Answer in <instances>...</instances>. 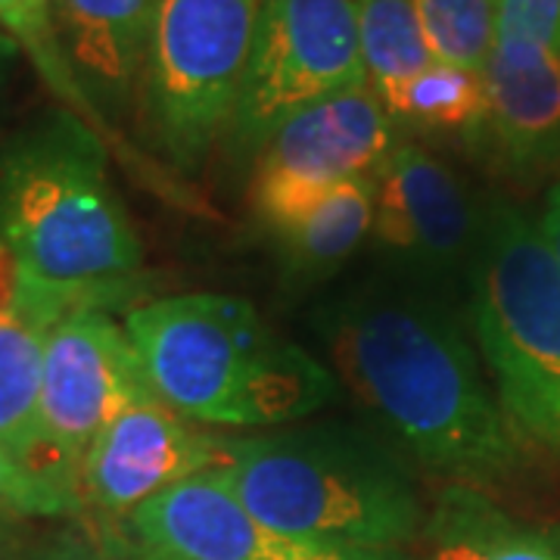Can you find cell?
Listing matches in <instances>:
<instances>
[{"mask_svg":"<svg viewBox=\"0 0 560 560\" xmlns=\"http://www.w3.org/2000/svg\"><path fill=\"white\" fill-rule=\"evenodd\" d=\"M346 386L411 455L460 486L521 467V440L448 308L408 287H361L324 318Z\"/></svg>","mask_w":560,"mask_h":560,"instance_id":"1","label":"cell"},{"mask_svg":"<svg viewBox=\"0 0 560 560\" xmlns=\"http://www.w3.org/2000/svg\"><path fill=\"white\" fill-rule=\"evenodd\" d=\"M0 241L25 280L22 318L44 330L131 296L143 246L101 131L72 109H50L0 143Z\"/></svg>","mask_w":560,"mask_h":560,"instance_id":"2","label":"cell"},{"mask_svg":"<svg viewBox=\"0 0 560 560\" xmlns=\"http://www.w3.org/2000/svg\"><path fill=\"white\" fill-rule=\"evenodd\" d=\"M156 399L209 427H287L337 393L334 377L278 337L253 302L184 293L125 318Z\"/></svg>","mask_w":560,"mask_h":560,"instance_id":"3","label":"cell"},{"mask_svg":"<svg viewBox=\"0 0 560 560\" xmlns=\"http://www.w3.org/2000/svg\"><path fill=\"white\" fill-rule=\"evenodd\" d=\"M243 508L300 539L401 551L423 536V504L399 460L340 427L224 440L215 467Z\"/></svg>","mask_w":560,"mask_h":560,"instance_id":"4","label":"cell"},{"mask_svg":"<svg viewBox=\"0 0 560 560\" xmlns=\"http://www.w3.org/2000/svg\"><path fill=\"white\" fill-rule=\"evenodd\" d=\"M474 334L517 440L560 458V268L514 206H492L482 221Z\"/></svg>","mask_w":560,"mask_h":560,"instance_id":"5","label":"cell"},{"mask_svg":"<svg viewBox=\"0 0 560 560\" xmlns=\"http://www.w3.org/2000/svg\"><path fill=\"white\" fill-rule=\"evenodd\" d=\"M261 0H160L140 97L165 160L197 172L231 128Z\"/></svg>","mask_w":560,"mask_h":560,"instance_id":"6","label":"cell"},{"mask_svg":"<svg viewBox=\"0 0 560 560\" xmlns=\"http://www.w3.org/2000/svg\"><path fill=\"white\" fill-rule=\"evenodd\" d=\"M147 399H156V393L138 349L109 312H75L50 324L44 330L38 389L47 480L81 501L84 452L109 420Z\"/></svg>","mask_w":560,"mask_h":560,"instance_id":"7","label":"cell"},{"mask_svg":"<svg viewBox=\"0 0 560 560\" xmlns=\"http://www.w3.org/2000/svg\"><path fill=\"white\" fill-rule=\"evenodd\" d=\"M361 0H261L249 66L231 131L241 150H259L287 116L364 75Z\"/></svg>","mask_w":560,"mask_h":560,"instance_id":"8","label":"cell"},{"mask_svg":"<svg viewBox=\"0 0 560 560\" xmlns=\"http://www.w3.org/2000/svg\"><path fill=\"white\" fill-rule=\"evenodd\" d=\"M393 125L371 81L287 116L256 150L249 200L261 228L275 237L337 184L377 175L396 147Z\"/></svg>","mask_w":560,"mask_h":560,"instance_id":"9","label":"cell"},{"mask_svg":"<svg viewBox=\"0 0 560 560\" xmlns=\"http://www.w3.org/2000/svg\"><path fill=\"white\" fill-rule=\"evenodd\" d=\"M125 523L135 545L165 560H411L405 551L346 548L280 533L253 517L215 470L165 489Z\"/></svg>","mask_w":560,"mask_h":560,"instance_id":"10","label":"cell"},{"mask_svg":"<svg viewBox=\"0 0 560 560\" xmlns=\"http://www.w3.org/2000/svg\"><path fill=\"white\" fill-rule=\"evenodd\" d=\"M482 221L458 175L418 143L393 147L374 175L371 237L415 278H448L477 261Z\"/></svg>","mask_w":560,"mask_h":560,"instance_id":"11","label":"cell"},{"mask_svg":"<svg viewBox=\"0 0 560 560\" xmlns=\"http://www.w3.org/2000/svg\"><path fill=\"white\" fill-rule=\"evenodd\" d=\"M224 440L197 430L160 399L125 408L109 420L84 452L79 470L81 501L106 517L128 521L160 492L215 470Z\"/></svg>","mask_w":560,"mask_h":560,"instance_id":"12","label":"cell"},{"mask_svg":"<svg viewBox=\"0 0 560 560\" xmlns=\"http://www.w3.org/2000/svg\"><path fill=\"white\" fill-rule=\"evenodd\" d=\"M160 0H50L54 32L69 75L101 135L140 97Z\"/></svg>","mask_w":560,"mask_h":560,"instance_id":"13","label":"cell"},{"mask_svg":"<svg viewBox=\"0 0 560 560\" xmlns=\"http://www.w3.org/2000/svg\"><path fill=\"white\" fill-rule=\"evenodd\" d=\"M486 75V119L477 147L517 172L560 165V50L495 40Z\"/></svg>","mask_w":560,"mask_h":560,"instance_id":"14","label":"cell"},{"mask_svg":"<svg viewBox=\"0 0 560 560\" xmlns=\"http://www.w3.org/2000/svg\"><path fill=\"white\" fill-rule=\"evenodd\" d=\"M427 560H560V526L504 511L477 486L452 482L423 523Z\"/></svg>","mask_w":560,"mask_h":560,"instance_id":"15","label":"cell"},{"mask_svg":"<svg viewBox=\"0 0 560 560\" xmlns=\"http://www.w3.org/2000/svg\"><path fill=\"white\" fill-rule=\"evenodd\" d=\"M374 231V175L352 178L327 190L300 221L271 241L290 275L320 278L349 259Z\"/></svg>","mask_w":560,"mask_h":560,"instance_id":"16","label":"cell"},{"mask_svg":"<svg viewBox=\"0 0 560 560\" xmlns=\"http://www.w3.org/2000/svg\"><path fill=\"white\" fill-rule=\"evenodd\" d=\"M40 349V324L22 315H0V445L47 480L38 415Z\"/></svg>","mask_w":560,"mask_h":560,"instance_id":"17","label":"cell"},{"mask_svg":"<svg viewBox=\"0 0 560 560\" xmlns=\"http://www.w3.org/2000/svg\"><path fill=\"white\" fill-rule=\"evenodd\" d=\"M381 101L393 121H408L427 131H460L474 140L486 119V75L436 60L415 79L381 94Z\"/></svg>","mask_w":560,"mask_h":560,"instance_id":"18","label":"cell"},{"mask_svg":"<svg viewBox=\"0 0 560 560\" xmlns=\"http://www.w3.org/2000/svg\"><path fill=\"white\" fill-rule=\"evenodd\" d=\"M359 40L364 75L386 94L436 62L415 0H361Z\"/></svg>","mask_w":560,"mask_h":560,"instance_id":"19","label":"cell"},{"mask_svg":"<svg viewBox=\"0 0 560 560\" xmlns=\"http://www.w3.org/2000/svg\"><path fill=\"white\" fill-rule=\"evenodd\" d=\"M423 35L440 62L482 72L495 47L501 0H415Z\"/></svg>","mask_w":560,"mask_h":560,"instance_id":"20","label":"cell"},{"mask_svg":"<svg viewBox=\"0 0 560 560\" xmlns=\"http://www.w3.org/2000/svg\"><path fill=\"white\" fill-rule=\"evenodd\" d=\"M0 32L20 47L28 60L35 62L40 79L50 84V91L72 109L75 116L94 125L88 103L81 97L79 84L69 75V66L62 60L57 32H54V16H50V0H0ZM101 131V128H97Z\"/></svg>","mask_w":560,"mask_h":560,"instance_id":"21","label":"cell"},{"mask_svg":"<svg viewBox=\"0 0 560 560\" xmlns=\"http://www.w3.org/2000/svg\"><path fill=\"white\" fill-rule=\"evenodd\" d=\"M81 508L84 504L79 499L38 477L32 467H25L0 445V523L28 517H72Z\"/></svg>","mask_w":560,"mask_h":560,"instance_id":"22","label":"cell"},{"mask_svg":"<svg viewBox=\"0 0 560 560\" xmlns=\"http://www.w3.org/2000/svg\"><path fill=\"white\" fill-rule=\"evenodd\" d=\"M495 40L560 50V0H501Z\"/></svg>","mask_w":560,"mask_h":560,"instance_id":"23","label":"cell"},{"mask_svg":"<svg viewBox=\"0 0 560 560\" xmlns=\"http://www.w3.org/2000/svg\"><path fill=\"white\" fill-rule=\"evenodd\" d=\"M16 560H128V555L121 551V545L116 539L97 545V541L84 539V536L62 533V536H54V539L28 548Z\"/></svg>","mask_w":560,"mask_h":560,"instance_id":"24","label":"cell"},{"mask_svg":"<svg viewBox=\"0 0 560 560\" xmlns=\"http://www.w3.org/2000/svg\"><path fill=\"white\" fill-rule=\"evenodd\" d=\"M22 300H25V280H22L20 261L0 241V315H22Z\"/></svg>","mask_w":560,"mask_h":560,"instance_id":"25","label":"cell"},{"mask_svg":"<svg viewBox=\"0 0 560 560\" xmlns=\"http://www.w3.org/2000/svg\"><path fill=\"white\" fill-rule=\"evenodd\" d=\"M539 234L560 268V180L548 190V202H545V212L539 219Z\"/></svg>","mask_w":560,"mask_h":560,"instance_id":"26","label":"cell"},{"mask_svg":"<svg viewBox=\"0 0 560 560\" xmlns=\"http://www.w3.org/2000/svg\"><path fill=\"white\" fill-rule=\"evenodd\" d=\"M16 60H20V47L13 44V38H7V35L0 32V94H3V88H7V79H10L13 62Z\"/></svg>","mask_w":560,"mask_h":560,"instance_id":"27","label":"cell"},{"mask_svg":"<svg viewBox=\"0 0 560 560\" xmlns=\"http://www.w3.org/2000/svg\"><path fill=\"white\" fill-rule=\"evenodd\" d=\"M121 551L128 555V560H165L160 558V555H153V551H147V548H140V545H135V541H119Z\"/></svg>","mask_w":560,"mask_h":560,"instance_id":"28","label":"cell"}]
</instances>
